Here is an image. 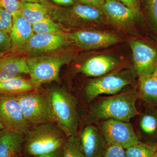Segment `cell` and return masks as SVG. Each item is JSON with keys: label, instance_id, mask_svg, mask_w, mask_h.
Returning a JSON list of instances; mask_svg holds the SVG:
<instances>
[{"label": "cell", "instance_id": "4", "mask_svg": "<svg viewBox=\"0 0 157 157\" xmlns=\"http://www.w3.org/2000/svg\"><path fill=\"white\" fill-rule=\"evenodd\" d=\"M73 52L39 55L28 58L27 64L30 80L36 87L59 80L63 66L73 59Z\"/></svg>", "mask_w": 157, "mask_h": 157}, {"label": "cell", "instance_id": "38", "mask_svg": "<svg viewBox=\"0 0 157 157\" xmlns=\"http://www.w3.org/2000/svg\"><path fill=\"white\" fill-rule=\"evenodd\" d=\"M154 74L155 75V76H156L157 77V67L156 68V69L155 71V72L154 73Z\"/></svg>", "mask_w": 157, "mask_h": 157}, {"label": "cell", "instance_id": "3", "mask_svg": "<svg viewBox=\"0 0 157 157\" xmlns=\"http://www.w3.org/2000/svg\"><path fill=\"white\" fill-rule=\"evenodd\" d=\"M48 15L65 29L101 23L105 17L101 9L80 4L68 7L52 5L48 7Z\"/></svg>", "mask_w": 157, "mask_h": 157}, {"label": "cell", "instance_id": "34", "mask_svg": "<svg viewBox=\"0 0 157 157\" xmlns=\"http://www.w3.org/2000/svg\"><path fill=\"white\" fill-rule=\"evenodd\" d=\"M62 155H63V147L55 151L36 157H62Z\"/></svg>", "mask_w": 157, "mask_h": 157}, {"label": "cell", "instance_id": "29", "mask_svg": "<svg viewBox=\"0 0 157 157\" xmlns=\"http://www.w3.org/2000/svg\"><path fill=\"white\" fill-rule=\"evenodd\" d=\"M103 157H126L124 149L116 145H109Z\"/></svg>", "mask_w": 157, "mask_h": 157}, {"label": "cell", "instance_id": "19", "mask_svg": "<svg viewBox=\"0 0 157 157\" xmlns=\"http://www.w3.org/2000/svg\"><path fill=\"white\" fill-rule=\"evenodd\" d=\"M140 128L144 143L156 145L157 109L150 108L144 111L140 118Z\"/></svg>", "mask_w": 157, "mask_h": 157}, {"label": "cell", "instance_id": "27", "mask_svg": "<svg viewBox=\"0 0 157 157\" xmlns=\"http://www.w3.org/2000/svg\"><path fill=\"white\" fill-rule=\"evenodd\" d=\"M147 13L157 29V0H145Z\"/></svg>", "mask_w": 157, "mask_h": 157}, {"label": "cell", "instance_id": "36", "mask_svg": "<svg viewBox=\"0 0 157 157\" xmlns=\"http://www.w3.org/2000/svg\"><path fill=\"white\" fill-rule=\"evenodd\" d=\"M6 52H0V58L4 56H5V55L6 54Z\"/></svg>", "mask_w": 157, "mask_h": 157}, {"label": "cell", "instance_id": "6", "mask_svg": "<svg viewBox=\"0 0 157 157\" xmlns=\"http://www.w3.org/2000/svg\"><path fill=\"white\" fill-rule=\"evenodd\" d=\"M23 114L31 125L53 123L51 104L48 95L30 91L15 95Z\"/></svg>", "mask_w": 157, "mask_h": 157}, {"label": "cell", "instance_id": "30", "mask_svg": "<svg viewBox=\"0 0 157 157\" xmlns=\"http://www.w3.org/2000/svg\"><path fill=\"white\" fill-rule=\"evenodd\" d=\"M11 49V39L10 35L0 30V52H6Z\"/></svg>", "mask_w": 157, "mask_h": 157}, {"label": "cell", "instance_id": "7", "mask_svg": "<svg viewBox=\"0 0 157 157\" xmlns=\"http://www.w3.org/2000/svg\"><path fill=\"white\" fill-rule=\"evenodd\" d=\"M0 123L4 129L25 135L31 128L15 95L0 94Z\"/></svg>", "mask_w": 157, "mask_h": 157}, {"label": "cell", "instance_id": "11", "mask_svg": "<svg viewBox=\"0 0 157 157\" xmlns=\"http://www.w3.org/2000/svg\"><path fill=\"white\" fill-rule=\"evenodd\" d=\"M71 42L84 50L106 48L118 43V37L104 32L80 30L67 34Z\"/></svg>", "mask_w": 157, "mask_h": 157}, {"label": "cell", "instance_id": "25", "mask_svg": "<svg viewBox=\"0 0 157 157\" xmlns=\"http://www.w3.org/2000/svg\"><path fill=\"white\" fill-rule=\"evenodd\" d=\"M62 157H85L82 151L79 138L76 135L66 138L63 146Z\"/></svg>", "mask_w": 157, "mask_h": 157}, {"label": "cell", "instance_id": "14", "mask_svg": "<svg viewBox=\"0 0 157 157\" xmlns=\"http://www.w3.org/2000/svg\"><path fill=\"white\" fill-rule=\"evenodd\" d=\"M79 139L85 157H103L109 146L103 134L94 126L85 127Z\"/></svg>", "mask_w": 157, "mask_h": 157}, {"label": "cell", "instance_id": "8", "mask_svg": "<svg viewBox=\"0 0 157 157\" xmlns=\"http://www.w3.org/2000/svg\"><path fill=\"white\" fill-rule=\"evenodd\" d=\"M102 132L109 145H117L126 149L140 142L128 122L112 119L105 120Z\"/></svg>", "mask_w": 157, "mask_h": 157}, {"label": "cell", "instance_id": "28", "mask_svg": "<svg viewBox=\"0 0 157 157\" xmlns=\"http://www.w3.org/2000/svg\"><path fill=\"white\" fill-rule=\"evenodd\" d=\"M19 0H0V7L11 12L12 15L20 11Z\"/></svg>", "mask_w": 157, "mask_h": 157}, {"label": "cell", "instance_id": "23", "mask_svg": "<svg viewBox=\"0 0 157 157\" xmlns=\"http://www.w3.org/2000/svg\"><path fill=\"white\" fill-rule=\"evenodd\" d=\"M34 34H63L66 29L59 24L46 16L42 20L32 25Z\"/></svg>", "mask_w": 157, "mask_h": 157}, {"label": "cell", "instance_id": "31", "mask_svg": "<svg viewBox=\"0 0 157 157\" xmlns=\"http://www.w3.org/2000/svg\"><path fill=\"white\" fill-rule=\"evenodd\" d=\"M79 4L101 9L105 0H77Z\"/></svg>", "mask_w": 157, "mask_h": 157}, {"label": "cell", "instance_id": "37", "mask_svg": "<svg viewBox=\"0 0 157 157\" xmlns=\"http://www.w3.org/2000/svg\"><path fill=\"white\" fill-rule=\"evenodd\" d=\"M4 129V127H3L2 125L0 123V130H2V129Z\"/></svg>", "mask_w": 157, "mask_h": 157}, {"label": "cell", "instance_id": "1", "mask_svg": "<svg viewBox=\"0 0 157 157\" xmlns=\"http://www.w3.org/2000/svg\"><path fill=\"white\" fill-rule=\"evenodd\" d=\"M67 137L55 124L34 126L24 135L23 149L29 155L39 156L62 147Z\"/></svg>", "mask_w": 157, "mask_h": 157}, {"label": "cell", "instance_id": "10", "mask_svg": "<svg viewBox=\"0 0 157 157\" xmlns=\"http://www.w3.org/2000/svg\"><path fill=\"white\" fill-rule=\"evenodd\" d=\"M132 79L123 74H111L101 76L89 82L85 87V94L88 101L100 95L115 94L131 84Z\"/></svg>", "mask_w": 157, "mask_h": 157}, {"label": "cell", "instance_id": "17", "mask_svg": "<svg viewBox=\"0 0 157 157\" xmlns=\"http://www.w3.org/2000/svg\"><path fill=\"white\" fill-rule=\"evenodd\" d=\"M27 58L16 56H4L0 58V81L29 74Z\"/></svg>", "mask_w": 157, "mask_h": 157}, {"label": "cell", "instance_id": "5", "mask_svg": "<svg viewBox=\"0 0 157 157\" xmlns=\"http://www.w3.org/2000/svg\"><path fill=\"white\" fill-rule=\"evenodd\" d=\"M137 98L131 94L112 96L100 102L91 113L94 119H115L129 122L137 114Z\"/></svg>", "mask_w": 157, "mask_h": 157}, {"label": "cell", "instance_id": "18", "mask_svg": "<svg viewBox=\"0 0 157 157\" xmlns=\"http://www.w3.org/2000/svg\"><path fill=\"white\" fill-rule=\"evenodd\" d=\"M24 142V135L0 130V157H19Z\"/></svg>", "mask_w": 157, "mask_h": 157}, {"label": "cell", "instance_id": "15", "mask_svg": "<svg viewBox=\"0 0 157 157\" xmlns=\"http://www.w3.org/2000/svg\"><path fill=\"white\" fill-rule=\"evenodd\" d=\"M13 25L10 34L12 51H18L33 36L32 25L24 18L20 11L13 15Z\"/></svg>", "mask_w": 157, "mask_h": 157}, {"label": "cell", "instance_id": "26", "mask_svg": "<svg viewBox=\"0 0 157 157\" xmlns=\"http://www.w3.org/2000/svg\"><path fill=\"white\" fill-rule=\"evenodd\" d=\"M13 25V16L11 12L0 7V30L10 35Z\"/></svg>", "mask_w": 157, "mask_h": 157}, {"label": "cell", "instance_id": "32", "mask_svg": "<svg viewBox=\"0 0 157 157\" xmlns=\"http://www.w3.org/2000/svg\"><path fill=\"white\" fill-rule=\"evenodd\" d=\"M125 5L131 9L140 11L141 0H115Z\"/></svg>", "mask_w": 157, "mask_h": 157}, {"label": "cell", "instance_id": "24", "mask_svg": "<svg viewBox=\"0 0 157 157\" xmlns=\"http://www.w3.org/2000/svg\"><path fill=\"white\" fill-rule=\"evenodd\" d=\"M156 145L140 142L126 149V157H156Z\"/></svg>", "mask_w": 157, "mask_h": 157}, {"label": "cell", "instance_id": "9", "mask_svg": "<svg viewBox=\"0 0 157 157\" xmlns=\"http://www.w3.org/2000/svg\"><path fill=\"white\" fill-rule=\"evenodd\" d=\"M71 42L67 34H34L18 52L35 56L59 50Z\"/></svg>", "mask_w": 157, "mask_h": 157}, {"label": "cell", "instance_id": "16", "mask_svg": "<svg viewBox=\"0 0 157 157\" xmlns=\"http://www.w3.org/2000/svg\"><path fill=\"white\" fill-rule=\"evenodd\" d=\"M118 62L113 57L100 55L93 57L84 62L80 71L86 76L100 77L106 75L117 67Z\"/></svg>", "mask_w": 157, "mask_h": 157}, {"label": "cell", "instance_id": "33", "mask_svg": "<svg viewBox=\"0 0 157 157\" xmlns=\"http://www.w3.org/2000/svg\"><path fill=\"white\" fill-rule=\"evenodd\" d=\"M49 1L53 5L62 6V7L75 6L79 4L77 0H49Z\"/></svg>", "mask_w": 157, "mask_h": 157}, {"label": "cell", "instance_id": "13", "mask_svg": "<svg viewBox=\"0 0 157 157\" xmlns=\"http://www.w3.org/2000/svg\"><path fill=\"white\" fill-rule=\"evenodd\" d=\"M101 10L107 20L118 27L133 23L140 14V11L131 9L115 0H105Z\"/></svg>", "mask_w": 157, "mask_h": 157}, {"label": "cell", "instance_id": "22", "mask_svg": "<svg viewBox=\"0 0 157 157\" xmlns=\"http://www.w3.org/2000/svg\"><path fill=\"white\" fill-rule=\"evenodd\" d=\"M48 7L39 3L21 2L20 11L23 17L33 25L48 16Z\"/></svg>", "mask_w": 157, "mask_h": 157}, {"label": "cell", "instance_id": "39", "mask_svg": "<svg viewBox=\"0 0 157 157\" xmlns=\"http://www.w3.org/2000/svg\"><path fill=\"white\" fill-rule=\"evenodd\" d=\"M157 151H156V157H157V144H156Z\"/></svg>", "mask_w": 157, "mask_h": 157}, {"label": "cell", "instance_id": "12", "mask_svg": "<svg viewBox=\"0 0 157 157\" xmlns=\"http://www.w3.org/2000/svg\"><path fill=\"white\" fill-rule=\"evenodd\" d=\"M130 46L137 74L140 76L154 74L157 67V49L139 40L132 41Z\"/></svg>", "mask_w": 157, "mask_h": 157}, {"label": "cell", "instance_id": "21", "mask_svg": "<svg viewBox=\"0 0 157 157\" xmlns=\"http://www.w3.org/2000/svg\"><path fill=\"white\" fill-rule=\"evenodd\" d=\"M140 76V98L147 104L157 107V77L154 74Z\"/></svg>", "mask_w": 157, "mask_h": 157}, {"label": "cell", "instance_id": "20", "mask_svg": "<svg viewBox=\"0 0 157 157\" xmlns=\"http://www.w3.org/2000/svg\"><path fill=\"white\" fill-rule=\"evenodd\" d=\"M36 88L30 80L23 78L21 76L0 81V94L16 95L32 91Z\"/></svg>", "mask_w": 157, "mask_h": 157}, {"label": "cell", "instance_id": "2", "mask_svg": "<svg viewBox=\"0 0 157 157\" xmlns=\"http://www.w3.org/2000/svg\"><path fill=\"white\" fill-rule=\"evenodd\" d=\"M48 95L53 123L67 137L76 135L79 117L75 99L64 90L59 88L52 90Z\"/></svg>", "mask_w": 157, "mask_h": 157}, {"label": "cell", "instance_id": "35", "mask_svg": "<svg viewBox=\"0 0 157 157\" xmlns=\"http://www.w3.org/2000/svg\"><path fill=\"white\" fill-rule=\"evenodd\" d=\"M19 1L25 2L39 3L48 6L53 5L49 0H19Z\"/></svg>", "mask_w": 157, "mask_h": 157}]
</instances>
